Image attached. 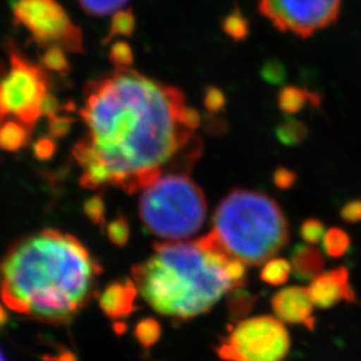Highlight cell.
Instances as JSON below:
<instances>
[{
  "mask_svg": "<svg viewBox=\"0 0 361 361\" xmlns=\"http://www.w3.org/2000/svg\"><path fill=\"white\" fill-rule=\"evenodd\" d=\"M101 265L71 234L44 229L18 241L0 261V296L40 322H71L90 300Z\"/></svg>",
  "mask_w": 361,
  "mask_h": 361,
  "instance_id": "7a4b0ae2",
  "label": "cell"
},
{
  "mask_svg": "<svg viewBox=\"0 0 361 361\" xmlns=\"http://www.w3.org/2000/svg\"><path fill=\"white\" fill-rule=\"evenodd\" d=\"M50 79L42 66L35 65L10 47V65L0 78V123L13 116L32 129L40 118V102L49 91Z\"/></svg>",
  "mask_w": 361,
  "mask_h": 361,
  "instance_id": "52a82bcc",
  "label": "cell"
},
{
  "mask_svg": "<svg viewBox=\"0 0 361 361\" xmlns=\"http://www.w3.org/2000/svg\"><path fill=\"white\" fill-rule=\"evenodd\" d=\"M290 274H292L290 262L284 258L274 257L264 264L259 277L267 284L279 286V285L285 284L289 280Z\"/></svg>",
  "mask_w": 361,
  "mask_h": 361,
  "instance_id": "e0dca14e",
  "label": "cell"
},
{
  "mask_svg": "<svg viewBox=\"0 0 361 361\" xmlns=\"http://www.w3.org/2000/svg\"><path fill=\"white\" fill-rule=\"evenodd\" d=\"M295 174L292 173V171H289V170H279V171H276V174H274V182H276V185L277 186H280V188H283V189H286V188H289L293 182H295Z\"/></svg>",
  "mask_w": 361,
  "mask_h": 361,
  "instance_id": "836d02e7",
  "label": "cell"
},
{
  "mask_svg": "<svg viewBox=\"0 0 361 361\" xmlns=\"http://www.w3.org/2000/svg\"><path fill=\"white\" fill-rule=\"evenodd\" d=\"M44 361H78L77 356L70 352V350H63L61 353H58L56 356H50V357H44Z\"/></svg>",
  "mask_w": 361,
  "mask_h": 361,
  "instance_id": "d590c367",
  "label": "cell"
},
{
  "mask_svg": "<svg viewBox=\"0 0 361 361\" xmlns=\"http://www.w3.org/2000/svg\"><path fill=\"white\" fill-rule=\"evenodd\" d=\"M277 135L286 145H295L305 138L307 128L297 121H288L279 128Z\"/></svg>",
  "mask_w": 361,
  "mask_h": 361,
  "instance_id": "d4e9b609",
  "label": "cell"
},
{
  "mask_svg": "<svg viewBox=\"0 0 361 361\" xmlns=\"http://www.w3.org/2000/svg\"><path fill=\"white\" fill-rule=\"evenodd\" d=\"M83 210H85L86 217L90 219L94 225H98V226L104 225L106 205H104V198L101 195H94L89 198L83 205Z\"/></svg>",
  "mask_w": 361,
  "mask_h": 361,
  "instance_id": "484cf974",
  "label": "cell"
},
{
  "mask_svg": "<svg viewBox=\"0 0 361 361\" xmlns=\"http://www.w3.org/2000/svg\"><path fill=\"white\" fill-rule=\"evenodd\" d=\"M31 129L19 121H4L0 123V149L4 152H18L30 140Z\"/></svg>",
  "mask_w": 361,
  "mask_h": 361,
  "instance_id": "5bb4252c",
  "label": "cell"
},
{
  "mask_svg": "<svg viewBox=\"0 0 361 361\" xmlns=\"http://www.w3.org/2000/svg\"><path fill=\"white\" fill-rule=\"evenodd\" d=\"M207 214L202 189L185 174H165L143 189L140 217L146 231L159 238L180 241L198 232Z\"/></svg>",
  "mask_w": 361,
  "mask_h": 361,
  "instance_id": "5b68a950",
  "label": "cell"
},
{
  "mask_svg": "<svg viewBox=\"0 0 361 361\" xmlns=\"http://www.w3.org/2000/svg\"><path fill=\"white\" fill-rule=\"evenodd\" d=\"M109 59L116 68H130L134 63V51L128 42L116 40L110 49Z\"/></svg>",
  "mask_w": 361,
  "mask_h": 361,
  "instance_id": "603a6c76",
  "label": "cell"
},
{
  "mask_svg": "<svg viewBox=\"0 0 361 361\" xmlns=\"http://www.w3.org/2000/svg\"><path fill=\"white\" fill-rule=\"evenodd\" d=\"M74 119L70 116H54L49 118V133L52 138H63L73 126Z\"/></svg>",
  "mask_w": 361,
  "mask_h": 361,
  "instance_id": "f546056e",
  "label": "cell"
},
{
  "mask_svg": "<svg viewBox=\"0 0 361 361\" xmlns=\"http://www.w3.org/2000/svg\"><path fill=\"white\" fill-rule=\"evenodd\" d=\"M183 119H185L186 126H188L189 129L193 130V131L198 129L200 125H201V114H200L195 109H193V107H186Z\"/></svg>",
  "mask_w": 361,
  "mask_h": 361,
  "instance_id": "e575fe53",
  "label": "cell"
},
{
  "mask_svg": "<svg viewBox=\"0 0 361 361\" xmlns=\"http://www.w3.org/2000/svg\"><path fill=\"white\" fill-rule=\"evenodd\" d=\"M241 289H235V290L231 292L232 296L229 298L228 305H229V310H231L233 317L244 316V314H246V312L250 310V307L253 304V298Z\"/></svg>",
  "mask_w": 361,
  "mask_h": 361,
  "instance_id": "4316f807",
  "label": "cell"
},
{
  "mask_svg": "<svg viewBox=\"0 0 361 361\" xmlns=\"http://www.w3.org/2000/svg\"><path fill=\"white\" fill-rule=\"evenodd\" d=\"M222 30L229 38L241 42L249 34V22L240 10H235L224 18Z\"/></svg>",
  "mask_w": 361,
  "mask_h": 361,
  "instance_id": "44dd1931",
  "label": "cell"
},
{
  "mask_svg": "<svg viewBox=\"0 0 361 361\" xmlns=\"http://www.w3.org/2000/svg\"><path fill=\"white\" fill-rule=\"evenodd\" d=\"M290 349L285 324L276 316H256L229 326L217 355L224 361H284Z\"/></svg>",
  "mask_w": 361,
  "mask_h": 361,
  "instance_id": "8992f818",
  "label": "cell"
},
{
  "mask_svg": "<svg viewBox=\"0 0 361 361\" xmlns=\"http://www.w3.org/2000/svg\"><path fill=\"white\" fill-rule=\"evenodd\" d=\"M135 26H137V20H135V16H134L131 8L116 11L113 15L110 30H109L106 38L102 40V44L106 46L118 37H126V38L133 37V34L135 31Z\"/></svg>",
  "mask_w": 361,
  "mask_h": 361,
  "instance_id": "2e32d148",
  "label": "cell"
},
{
  "mask_svg": "<svg viewBox=\"0 0 361 361\" xmlns=\"http://www.w3.org/2000/svg\"><path fill=\"white\" fill-rule=\"evenodd\" d=\"M137 295L138 289L135 283L125 279L123 281H116L106 286L99 297V307L107 317L118 322L135 310Z\"/></svg>",
  "mask_w": 361,
  "mask_h": 361,
  "instance_id": "7c38bea8",
  "label": "cell"
},
{
  "mask_svg": "<svg viewBox=\"0 0 361 361\" xmlns=\"http://www.w3.org/2000/svg\"><path fill=\"white\" fill-rule=\"evenodd\" d=\"M40 66L46 70H50L59 74H67L71 71V66L67 59L66 51L62 47H49L40 56Z\"/></svg>",
  "mask_w": 361,
  "mask_h": 361,
  "instance_id": "d6986e66",
  "label": "cell"
},
{
  "mask_svg": "<svg viewBox=\"0 0 361 361\" xmlns=\"http://www.w3.org/2000/svg\"><path fill=\"white\" fill-rule=\"evenodd\" d=\"M80 7L94 16H104L122 10L129 0H78Z\"/></svg>",
  "mask_w": 361,
  "mask_h": 361,
  "instance_id": "7402d4cb",
  "label": "cell"
},
{
  "mask_svg": "<svg viewBox=\"0 0 361 361\" xmlns=\"http://www.w3.org/2000/svg\"><path fill=\"white\" fill-rule=\"evenodd\" d=\"M308 292L314 307L320 310H329L340 302H353L356 300L349 271L344 267L323 271L310 281Z\"/></svg>",
  "mask_w": 361,
  "mask_h": 361,
  "instance_id": "8fae6325",
  "label": "cell"
},
{
  "mask_svg": "<svg viewBox=\"0 0 361 361\" xmlns=\"http://www.w3.org/2000/svg\"><path fill=\"white\" fill-rule=\"evenodd\" d=\"M210 234L231 257L246 267L276 257L289 240L281 207L268 195L252 190H233L221 201Z\"/></svg>",
  "mask_w": 361,
  "mask_h": 361,
  "instance_id": "277c9868",
  "label": "cell"
},
{
  "mask_svg": "<svg viewBox=\"0 0 361 361\" xmlns=\"http://www.w3.org/2000/svg\"><path fill=\"white\" fill-rule=\"evenodd\" d=\"M301 235L307 244L316 245L323 241L325 235V228L319 219H308L301 225Z\"/></svg>",
  "mask_w": 361,
  "mask_h": 361,
  "instance_id": "83f0119b",
  "label": "cell"
},
{
  "mask_svg": "<svg viewBox=\"0 0 361 361\" xmlns=\"http://www.w3.org/2000/svg\"><path fill=\"white\" fill-rule=\"evenodd\" d=\"M13 13L15 25L25 27L39 47L56 46L65 51L83 52L82 30L56 0H15Z\"/></svg>",
  "mask_w": 361,
  "mask_h": 361,
  "instance_id": "ba28073f",
  "label": "cell"
},
{
  "mask_svg": "<svg viewBox=\"0 0 361 361\" xmlns=\"http://www.w3.org/2000/svg\"><path fill=\"white\" fill-rule=\"evenodd\" d=\"M7 323H8V314H7V312L4 310V308L0 305V329L3 326H6Z\"/></svg>",
  "mask_w": 361,
  "mask_h": 361,
  "instance_id": "8d00e7d4",
  "label": "cell"
},
{
  "mask_svg": "<svg viewBox=\"0 0 361 361\" xmlns=\"http://www.w3.org/2000/svg\"><path fill=\"white\" fill-rule=\"evenodd\" d=\"M0 361H6L4 356H3V353H1V350H0Z\"/></svg>",
  "mask_w": 361,
  "mask_h": 361,
  "instance_id": "f35d334b",
  "label": "cell"
},
{
  "mask_svg": "<svg viewBox=\"0 0 361 361\" xmlns=\"http://www.w3.org/2000/svg\"><path fill=\"white\" fill-rule=\"evenodd\" d=\"M341 217L350 224L361 221V200L352 201L341 209Z\"/></svg>",
  "mask_w": 361,
  "mask_h": 361,
  "instance_id": "d6a6232c",
  "label": "cell"
},
{
  "mask_svg": "<svg viewBox=\"0 0 361 361\" xmlns=\"http://www.w3.org/2000/svg\"><path fill=\"white\" fill-rule=\"evenodd\" d=\"M316 99V94H310V91L296 86H288L280 91L279 106L286 114H296L302 110L305 104H310Z\"/></svg>",
  "mask_w": 361,
  "mask_h": 361,
  "instance_id": "9a60e30c",
  "label": "cell"
},
{
  "mask_svg": "<svg viewBox=\"0 0 361 361\" xmlns=\"http://www.w3.org/2000/svg\"><path fill=\"white\" fill-rule=\"evenodd\" d=\"M106 234L113 245L123 247L128 245L130 238V228L128 221L123 217L114 219L107 224Z\"/></svg>",
  "mask_w": 361,
  "mask_h": 361,
  "instance_id": "cb8c5ba5",
  "label": "cell"
},
{
  "mask_svg": "<svg viewBox=\"0 0 361 361\" xmlns=\"http://www.w3.org/2000/svg\"><path fill=\"white\" fill-rule=\"evenodd\" d=\"M133 281L158 313L188 320L212 310L246 284V265L207 235L192 243H164L133 268Z\"/></svg>",
  "mask_w": 361,
  "mask_h": 361,
  "instance_id": "3957f363",
  "label": "cell"
},
{
  "mask_svg": "<svg viewBox=\"0 0 361 361\" xmlns=\"http://www.w3.org/2000/svg\"><path fill=\"white\" fill-rule=\"evenodd\" d=\"M324 250L332 258L343 257L350 245L348 233L340 228H332L325 233L323 238Z\"/></svg>",
  "mask_w": 361,
  "mask_h": 361,
  "instance_id": "ac0fdd59",
  "label": "cell"
},
{
  "mask_svg": "<svg viewBox=\"0 0 361 361\" xmlns=\"http://www.w3.org/2000/svg\"><path fill=\"white\" fill-rule=\"evenodd\" d=\"M85 95L79 114L89 134L73 153L86 189L113 185L130 194L143 190L193 142L182 91L131 67L92 79Z\"/></svg>",
  "mask_w": 361,
  "mask_h": 361,
  "instance_id": "6da1fadb",
  "label": "cell"
},
{
  "mask_svg": "<svg viewBox=\"0 0 361 361\" xmlns=\"http://www.w3.org/2000/svg\"><path fill=\"white\" fill-rule=\"evenodd\" d=\"M292 267V273L300 280H313L324 271L323 253L316 245L305 244L298 245L292 253V259L289 261Z\"/></svg>",
  "mask_w": 361,
  "mask_h": 361,
  "instance_id": "4fadbf2b",
  "label": "cell"
},
{
  "mask_svg": "<svg viewBox=\"0 0 361 361\" xmlns=\"http://www.w3.org/2000/svg\"><path fill=\"white\" fill-rule=\"evenodd\" d=\"M59 110H61V104L58 98L47 91L40 102V114L50 118V116H56Z\"/></svg>",
  "mask_w": 361,
  "mask_h": 361,
  "instance_id": "1f68e13d",
  "label": "cell"
},
{
  "mask_svg": "<svg viewBox=\"0 0 361 361\" xmlns=\"http://www.w3.org/2000/svg\"><path fill=\"white\" fill-rule=\"evenodd\" d=\"M161 332H162L161 324L158 323L153 317H147L137 324L134 336L143 348L147 349L158 343V340L161 337Z\"/></svg>",
  "mask_w": 361,
  "mask_h": 361,
  "instance_id": "ffe728a7",
  "label": "cell"
},
{
  "mask_svg": "<svg viewBox=\"0 0 361 361\" xmlns=\"http://www.w3.org/2000/svg\"><path fill=\"white\" fill-rule=\"evenodd\" d=\"M204 104L209 113H213V114L219 113L225 109V104H226L225 94L214 86H207L204 95Z\"/></svg>",
  "mask_w": 361,
  "mask_h": 361,
  "instance_id": "f1b7e54d",
  "label": "cell"
},
{
  "mask_svg": "<svg viewBox=\"0 0 361 361\" xmlns=\"http://www.w3.org/2000/svg\"><path fill=\"white\" fill-rule=\"evenodd\" d=\"M114 329H116V334H123L125 331H126V325L123 323H121V322H116V325H114Z\"/></svg>",
  "mask_w": 361,
  "mask_h": 361,
  "instance_id": "74e56055",
  "label": "cell"
},
{
  "mask_svg": "<svg viewBox=\"0 0 361 361\" xmlns=\"http://www.w3.org/2000/svg\"><path fill=\"white\" fill-rule=\"evenodd\" d=\"M271 310L274 316L284 324L302 325L310 331L314 329V304L308 288L286 286L280 289L271 298Z\"/></svg>",
  "mask_w": 361,
  "mask_h": 361,
  "instance_id": "30bf717a",
  "label": "cell"
},
{
  "mask_svg": "<svg viewBox=\"0 0 361 361\" xmlns=\"http://www.w3.org/2000/svg\"><path fill=\"white\" fill-rule=\"evenodd\" d=\"M259 13L280 32L307 39L335 25L343 0H257Z\"/></svg>",
  "mask_w": 361,
  "mask_h": 361,
  "instance_id": "9c48e42d",
  "label": "cell"
},
{
  "mask_svg": "<svg viewBox=\"0 0 361 361\" xmlns=\"http://www.w3.org/2000/svg\"><path fill=\"white\" fill-rule=\"evenodd\" d=\"M55 152H56V142L51 135L39 138L38 141L34 143V154L39 161L50 159L55 154Z\"/></svg>",
  "mask_w": 361,
  "mask_h": 361,
  "instance_id": "4dcf8cb0",
  "label": "cell"
}]
</instances>
